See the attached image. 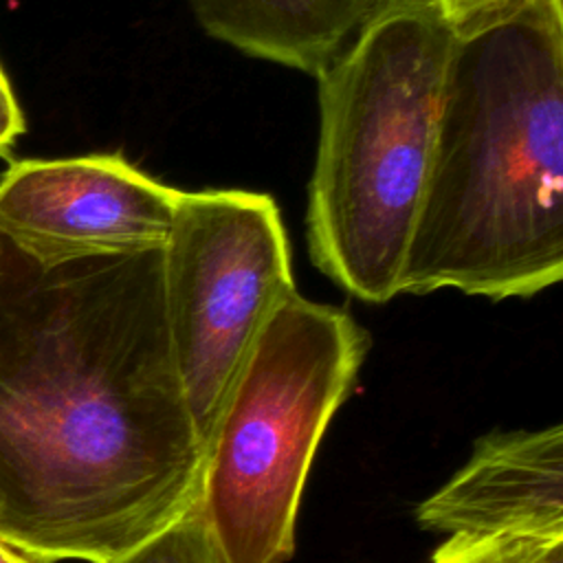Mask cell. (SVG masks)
<instances>
[{"instance_id":"1","label":"cell","mask_w":563,"mask_h":563,"mask_svg":"<svg viewBox=\"0 0 563 563\" xmlns=\"http://www.w3.org/2000/svg\"><path fill=\"white\" fill-rule=\"evenodd\" d=\"M161 251L44 264L0 233V537L110 563L200 501Z\"/></svg>"},{"instance_id":"5","label":"cell","mask_w":563,"mask_h":563,"mask_svg":"<svg viewBox=\"0 0 563 563\" xmlns=\"http://www.w3.org/2000/svg\"><path fill=\"white\" fill-rule=\"evenodd\" d=\"M161 260L172 352L207 453L257 334L295 290L279 207L246 189L183 191Z\"/></svg>"},{"instance_id":"10","label":"cell","mask_w":563,"mask_h":563,"mask_svg":"<svg viewBox=\"0 0 563 563\" xmlns=\"http://www.w3.org/2000/svg\"><path fill=\"white\" fill-rule=\"evenodd\" d=\"M552 543H532L510 537H449L429 563H528L530 556Z\"/></svg>"},{"instance_id":"7","label":"cell","mask_w":563,"mask_h":563,"mask_svg":"<svg viewBox=\"0 0 563 563\" xmlns=\"http://www.w3.org/2000/svg\"><path fill=\"white\" fill-rule=\"evenodd\" d=\"M416 519L449 537L563 543V427L495 431L427 497Z\"/></svg>"},{"instance_id":"6","label":"cell","mask_w":563,"mask_h":563,"mask_svg":"<svg viewBox=\"0 0 563 563\" xmlns=\"http://www.w3.org/2000/svg\"><path fill=\"white\" fill-rule=\"evenodd\" d=\"M180 194L119 152L11 161L0 233L44 264L161 251Z\"/></svg>"},{"instance_id":"2","label":"cell","mask_w":563,"mask_h":563,"mask_svg":"<svg viewBox=\"0 0 563 563\" xmlns=\"http://www.w3.org/2000/svg\"><path fill=\"white\" fill-rule=\"evenodd\" d=\"M563 4L455 29L400 292L532 297L563 275Z\"/></svg>"},{"instance_id":"13","label":"cell","mask_w":563,"mask_h":563,"mask_svg":"<svg viewBox=\"0 0 563 563\" xmlns=\"http://www.w3.org/2000/svg\"><path fill=\"white\" fill-rule=\"evenodd\" d=\"M528 563H563V543H552L539 548Z\"/></svg>"},{"instance_id":"12","label":"cell","mask_w":563,"mask_h":563,"mask_svg":"<svg viewBox=\"0 0 563 563\" xmlns=\"http://www.w3.org/2000/svg\"><path fill=\"white\" fill-rule=\"evenodd\" d=\"M442 15L455 26H464L486 13H493L515 0H435Z\"/></svg>"},{"instance_id":"11","label":"cell","mask_w":563,"mask_h":563,"mask_svg":"<svg viewBox=\"0 0 563 563\" xmlns=\"http://www.w3.org/2000/svg\"><path fill=\"white\" fill-rule=\"evenodd\" d=\"M24 132V114L15 99L13 86L0 66V156L9 154L18 136Z\"/></svg>"},{"instance_id":"4","label":"cell","mask_w":563,"mask_h":563,"mask_svg":"<svg viewBox=\"0 0 563 563\" xmlns=\"http://www.w3.org/2000/svg\"><path fill=\"white\" fill-rule=\"evenodd\" d=\"M369 347L356 319L288 292L207 442L200 510L224 563H286L310 464Z\"/></svg>"},{"instance_id":"14","label":"cell","mask_w":563,"mask_h":563,"mask_svg":"<svg viewBox=\"0 0 563 563\" xmlns=\"http://www.w3.org/2000/svg\"><path fill=\"white\" fill-rule=\"evenodd\" d=\"M0 563H40L0 537Z\"/></svg>"},{"instance_id":"15","label":"cell","mask_w":563,"mask_h":563,"mask_svg":"<svg viewBox=\"0 0 563 563\" xmlns=\"http://www.w3.org/2000/svg\"><path fill=\"white\" fill-rule=\"evenodd\" d=\"M380 4H391V2H402V0H378Z\"/></svg>"},{"instance_id":"3","label":"cell","mask_w":563,"mask_h":563,"mask_svg":"<svg viewBox=\"0 0 563 563\" xmlns=\"http://www.w3.org/2000/svg\"><path fill=\"white\" fill-rule=\"evenodd\" d=\"M453 40L435 0L383 4L317 75L306 242L310 262L361 301L400 295Z\"/></svg>"},{"instance_id":"8","label":"cell","mask_w":563,"mask_h":563,"mask_svg":"<svg viewBox=\"0 0 563 563\" xmlns=\"http://www.w3.org/2000/svg\"><path fill=\"white\" fill-rule=\"evenodd\" d=\"M202 31L240 53L317 77L378 0H187Z\"/></svg>"},{"instance_id":"9","label":"cell","mask_w":563,"mask_h":563,"mask_svg":"<svg viewBox=\"0 0 563 563\" xmlns=\"http://www.w3.org/2000/svg\"><path fill=\"white\" fill-rule=\"evenodd\" d=\"M110 563H224L198 506Z\"/></svg>"}]
</instances>
